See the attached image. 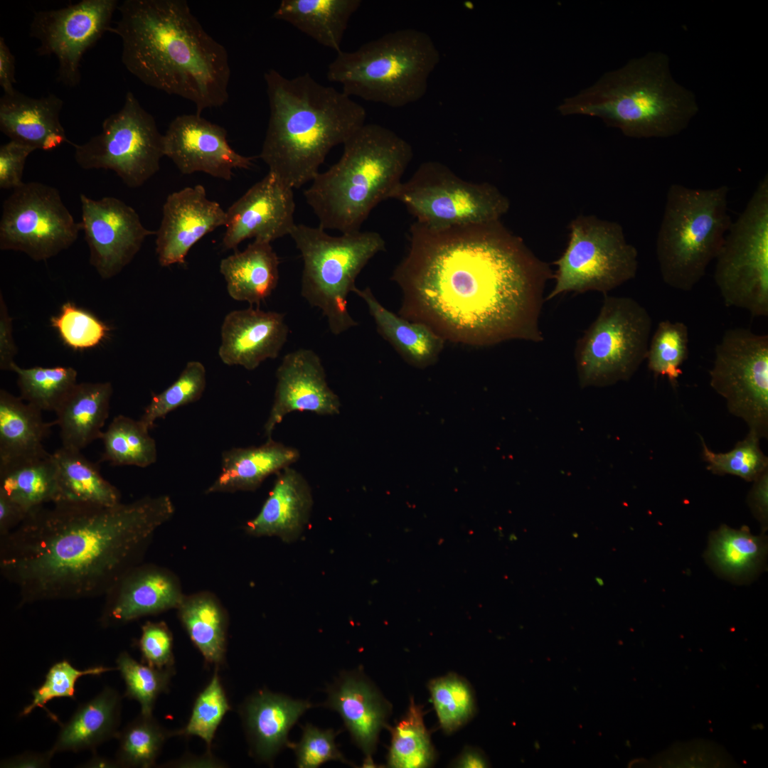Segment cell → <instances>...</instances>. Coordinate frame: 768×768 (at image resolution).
Masks as SVG:
<instances>
[{
  "instance_id": "1",
  "label": "cell",
  "mask_w": 768,
  "mask_h": 768,
  "mask_svg": "<svg viewBox=\"0 0 768 768\" xmlns=\"http://www.w3.org/2000/svg\"><path fill=\"white\" fill-rule=\"evenodd\" d=\"M548 263L500 220L434 230L414 222L391 279L399 316L443 339L479 346L544 340L540 317Z\"/></svg>"
},
{
  "instance_id": "2",
  "label": "cell",
  "mask_w": 768,
  "mask_h": 768,
  "mask_svg": "<svg viewBox=\"0 0 768 768\" xmlns=\"http://www.w3.org/2000/svg\"><path fill=\"white\" fill-rule=\"evenodd\" d=\"M174 513L166 495L114 506H43L0 537L1 575L16 587L19 605L105 596Z\"/></svg>"
},
{
  "instance_id": "3",
  "label": "cell",
  "mask_w": 768,
  "mask_h": 768,
  "mask_svg": "<svg viewBox=\"0 0 768 768\" xmlns=\"http://www.w3.org/2000/svg\"><path fill=\"white\" fill-rule=\"evenodd\" d=\"M110 32L122 62L145 85L192 102L196 114L228 100L226 48L203 28L185 0H125Z\"/></svg>"
},
{
  "instance_id": "4",
  "label": "cell",
  "mask_w": 768,
  "mask_h": 768,
  "mask_svg": "<svg viewBox=\"0 0 768 768\" xmlns=\"http://www.w3.org/2000/svg\"><path fill=\"white\" fill-rule=\"evenodd\" d=\"M270 117L259 157L292 188L311 181L331 149L365 124L366 112L342 90L309 73H265Z\"/></svg>"
},
{
  "instance_id": "5",
  "label": "cell",
  "mask_w": 768,
  "mask_h": 768,
  "mask_svg": "<svg viewBox=\"0 0 768 768\" xmlns=\"http://www.w3.org/2000/svg\"><path fill=\"white\" fill-rule=\"evenodd\" d=\"M564 115L601 118L634 138H665L685 129L698 112L693 94L673 79L669 60L651 53L605 73L592 86L564 100Z\"/></svg>"
},
{
  "instance_id": "6",
  "label": "cell",
  "mask_w": 768,
  "mask_h": 768,
  "mask_svg": "<svg viewBox=\"0 0 768 768\" xmlns=\"http://www.w3.org/2000/svg\"><path fill=\"white\" fill-rule=\"evenodd\" d=\"M412 156L411 145L391 129L363 124L345 142L340 159L304 191L319 226L359 231L371 210L391 198Z\"/></svg>"
},
{
  "instance_id": "7",
  "label": "cell",
  "mask_w": 768,
  "mask_h": 768,
  "mask_svg": "<svg viewBox=\"0 0 768 768\" xmlns=\"http://www.w3.org/2000/svg\"><path fill=\"white\" fill-rule=\"evenodd\" d=\"M439 60L430 35L415 28L400 29L355 50L336 53L326 77L340 84L349 97L399 108L424 97Z\"/></svg>"
},
{
  "instance_id": "8",
  "label": "cell",
  "mask_w": 768,
  "mask_h": 768,
  "mask_svg": "<svg viewBox=\"0 0 768 768\" xmlns=\"http://www.w3.org/2000/svg\"><path fill=\"white\" fill-rule=\"evenodd\" d=\"M729 188H693L679 183L667 191L656 240L663 281L689 292L715 259L730 226Z\"/></svg>"
},
{
  "instance_id": "9",
  "label": "cell",
  "mask_w": 768,
  "mask_h": 768,
  "mask_svg": "<svg viewBox=\"0 0 768 768\" xmlns=\"http://www.w3.org/2000/svg\"><path fill=\"white\" fill-rule=\"evenodd\" d=\"M290 236L303 260L302 297L321 311L334 335L356 326L348 296L356 288V278L367 263L385 250L381 235L359 230L333 236L319 226L296 224Z\"/></svg>"
},
{
  "instance_id": "10",
  "label": "cell",
  "mask_w": 768,
  "mask_h": 768,
  "mask_svg": "<svg viewBox=\"0 0 768 768\" xmlns=\"http://www.w3.org/2000/svg\"><path fill=\"white\" fill-rule=\"evenodd\" d=\"M604 296L598 315L575 347L581 388L628 380L646 357L653 325L649 311L631 297Z\"/></svg>"
},
{
  "instance_id": "11",
  "label": "cell",
  "mask_w": 768,
  "mask_h": 768,
  "mask_svg": "<svg viewBox=\"0 0 768 768\" xmlns=\"http://www.w3.org/2000/svg\"><path fill=\"white\" fill-rule=\"evenodd\" d=\"M714 280L725 304L768 316V176L732 221L715 257Z\"/></svg>"
},
{
  "instance_id": "12",
  "label": "cell",
  "mask_w": 768,
  "mask_h": 768,
  "mask_svg": "<svg viewBox=\"0 0 768 768\" xmlns=\"http://www.w3.org/2000/svg\"><path fill=\"white\" fill-rule=\"evenodd\" d=\"M391 198L401 202L415 222L434 230L498 220L510 208L495 186L465 181L435 161L422 163Z\"/></svg>"
},
{
  "instance_id": "13",
  "label": "cell",
  "mask_w": 768,
  "mask_h": 768,
  "mask_svg": "<svg viewBox=\"0 0 768 768\" xmlns=\"http://www.w3.org/2000/svg\"><path fill=\"white\" fill-rule=\"evenodd\" d=\"M569 228L567 245L553 262L555 285L545 301L569 292L608 294L635 277L638 252L618 223L580 215Z\"/></svg>"
},
{
  "instance_id": "14",
  "label": "cell",
  "mask_w": 768,
  "mask_h": 768,
  "mask_svg": "<svg viewBox=\"0 0 768 768\" xmlns=\"http://www.w3.org/2000/svg\"><path fill=\"white\" fill-rule=\"evenodd\" d=\"M69 144L82 169L113 171L130 188L152 177L164 156V134L130 91L122 109L103 121L100 134L82 144Z\"/></svg>"
},
{
  "instance_id": "15",
  "label": "cell",
  "mask_w": 768,
  "mask_h": 768,
  "mask_svg": "<svg viewBox=\"0 0 768 768\" xmlns=\"http://www.w3.org/2000/svg\"><path fill=\"white\" fill-rule=\"evenodd\" d=\"M712 388L759 438L768 434V336L730 329L715 348Z\"/></svg>"
},
{
  "instance_id": "16",
  "label": "cell",
  "mask_w": 768,
  "mask_h": 768,
  "mask_svg": "<svg viewBox=\"0 0 768 768\" xmlns=\"http://www.w3.org/2000/svg\"><path fill=\"white\" fill-rule=\"evenodd\" d=\"M80 230V223L75 220L56 188L23 183L3 203L0 249L46 261L70 247Z\"/></svg>"
},
{
  "instance_id": "17",
  "label": "cell",
  "mask_w": 768,
  "mask_h": 768,
  "mask_svg": "<svg viewBox=\"0 0 768 768\" xmlns=\"http://www.w3.org/2000/svg\"><path fill=\"white\" fill-rule=\"evenodd\" d=\"M119 4L117 0H82L35 14L30 36L40 42L38 55L57 58L59 82L70 87L80 83L82 57L106 31H110Z\"/></svg>"
},
{
  "instance_id": "18",
  "label": "cell",
  "mask_w": 768,
  "mask_h": 768,
  "mask_svg": "<svg viewBox=\"0 0 768 768\" xmlns=\"http://www.w3.org/2000/svg\"><path fill=\"white\" fill-rule=\"evenodd\" d=\"M81 230L90 250V263L104 279L112 278L139 251L145 238L156 231L146 229L136 210L114 197L80 196Z\"/></svg>"
},
{
  "instance_id": "19",
  "label": "cell",
  "mask_w": 768,
  "mask_h": 768,
  "mask_svg": "<svg viewBox=\"0 0 768 768\" xmlns=\"http://www.w3.org/2000/svg\"><path fill=\"white\" fill-rule=\"evenodd\" d=\"M164 151L183 174L203 172L226 181L233 169H250L254 159L230 146L223 127L196 113L171 121L164 134Z\"/></svg>"
},
{
  "instance_id": "20",
  "label": "cell",
  "mask_w": 768,
  "mask_h": 768,
  "mask_svg": "<svg viewBox=\"0 0 768 768\" xmlns=\"http://www.w3.org/2000/svg\"><path fill=\"white\" fill-rule=\"evenodd\" d=\"M293 188L271 172L252 185L226 210L224 250H235L254 238L272 242L291 234L295 226Z\"/></svg>"
},
{
  "instance_id": "21",
  "label": "cell",
  "mask_w": 768,
  "mask_h": 768,
  "mask_svg": "<svg viewBox=\"0 0 768 768\" xmlns=\"http://www.w3.org/2000/svg\"><path fill=\"white\" fill-rule=\"evenodd\" d=\"M276 378L272 405L264 425L267 439L272 438L277 425L292 412L339 414L340 398L328 385L321 360L313 350L299 348L287 353L277 369Z\"/></svg>"
},
{
  "instance_id": "22",
  "label": "cell",
  "mask_w": 768,
  "mask_h": 768,
  "mask_svg": "<svg viewBox=\"0 0 768 768\" xmlns=\"http://www.w3.org/2000/svg\"><path fill=\"white\" fill-rule=\"evenodd\" d=\"M156 230V252L161 266L183 264L191 248L208 233L225 226L226 211L207 198L203 186L185 187L169 194Z\"/></svg>"
},
{
  "instance_id": "23",
  "label": "cell",
  "mask_w": 768,
  "mask_h": 768,
  "mask_svg": "<svg viewBox=\"0 0 768 768\" xmlns=\"http://www.w3.org/2000/svg\"><path fill=\"white\" fill-rule=\"evenodd\" d=\"M99 622L104 628L178 608L184 596L169 572L152 565H135L104 596Z\"/></svg>"
},
{
  "instance_id": "24",
  "label": "cell",
  "mask_w": 768,
  "mask_h": 768,
  "mask_svg": "<svg viewBox=\"0 0 768 768\" xmlns=\"http://www.w3.org/2000/svg\"><path fill=\"white\" fill-rule=\"evenodd\" d=\"M218 356L228 366L256 369L277 358L287 341L289 328L284 314L258 307L229 312L221 326Z\"/></svg>"
},
{
  "instance_id": "25",
  "label": "cell",
  "mask_w": 768,
  "mask_h": 768,
  "mask_svg": "<svg viewBox=\"0 0 768 768\" xmlns=\"http://www.w3.org/2000/svg\"><path fill=\"white\" fill-rule=\"evenodd\" d=\"M324 706L341 715L353 742L372 760L383 728L392 711V705L362 671L343 672L328 687Z\"/></svg>"
},
{
  "instance_id": "26",
  "label": "cell",
  "mask_w": 768,
  "mask_h": 768,
  "mask_svg": "<svg viewBox=\"0 0 768 768\" xmlns=\"http://www.w3.org/2000/svg\"><path fill=\"white\" fill-rule=\"evenodd\" d=\"M63 101L54 94L30 97L17 90L0 99V129L10 138L44 151L70 143L60 121Z\"/></svg>"
},
{
  "instance_id": "27",
  "label": "cell",
  "mask_w": 768,
  "mask_h": 768,
  "mask_svg": "<svg viewBox=\"0 0 768 768\" xmlns=\"http://www.w3.org/2000/svg\"><path fill=\"white\" fill-rule=\"evenodd\" d=\"M312 704L282 694L260 690L250 697L241 714L252 754L268 762L285 746L292 727Z\"/></svg>"
},
{
  "instance_id": "28",
  "label": "cell",
  "mask_w": 768,
  "mask_h": 768,
  "mask_svg": "<svg viewBox=\"0 0 768 768\" xmlns=\"http://www.w3.org/2000/svg\"><path fill=\"white\" fill-rule=\"evenodd\" d=\"M311 488L291 466L277 474L274 486L259 513L245 526L250 535H277L289 540L306 523L312 506Z\"/></svg>"
},
{
  "instance_id": "29",
  "label": "cell",
  "mask_w": 768,
  "mask_h": 768,
  "mask_svg": "<svg viewBox=\"0 0 768 768\" xmlns=\"http://www.w3.org/2000/svg\"><path fill=\"white\" fill-rule=\"evenodd\" d=\"M299 457L297 449L272 438L257 447L225 450L221 472L206 494L255 491L268 476L291 466Z\"/></svg>"
},
{
  "instance_id": "30",
  "label": "cell",
  "mask_w": 768,
  "mask_h": 768,
  "mask_svg": "<svg viewBox=\"0 0 768 768\" xmlns=\"http://www.w3.org/2000/svg\"><path fill=\"white\" fill-rule=\"evenodd\" d=\"M112 393L110 382L76 384L55 412L63 447L81 451L101 438Z\"/></svg>"
},
{
  "instance_id": "31",
  "label": "cell",
  "mask_w": 768,
  "mask_h": 768,
  "mask_svg": "<svg viewBox=\"0 0 768 768\" xmlns=\"http://www.w3.org/2000/svg\"><path fill=\"white\" fill-rule=\"evenodd\" d=\"M122 698L110 686L90 700L80 704L71 718L60 726L50 752H94L100 744L117 737L121 715Z\"/></svg>"
},
{
  "instance_id": "32",
  "label": "cell",
  "mask_w": 768,
  "mask_h": 768,
  "mask_svg": "<svg viewBox=\"0 0 768 768\" xmlns=\"http://www.w3.org/2000/svg\"><path fill=\"white\" fill-rule=\"evenodd\" d=\"M279 265L271 242L254 240L243 251L223 259L220 272L230 297L258 306L277 286Z\"/></svg>"
},
{
  "instance_id": "33",
  "label": "cell",
  "mask_w": 768,
  "mask_h": 768,
  "mask_svg": "<svg viewBox=\"0 0 768 768\" xmlns=\"http://www.w3.org/2000/svg\"><path fill=\"white\" fill-rule=\"evenodd\" d=\"M353 293L366 304L378 333L409 364L425 368L434 363L444 339L427 326L408 321L383 306L371 289L356 288Z\"/></svg>"
},
{
  "instance_id": "34",
  "label": "cell",
  "mask_w": 768,
  "mask_h": 768,
  "mask_svg": "<svg viewBox=\"0 0 768 768\" xmlns=\"http://www.w3.org/2000/svg\"><path fill=\"white\" fill-rule=\"evenodd\" d=\"M361 4L360 0H282L272 17L338 53L349 20Z\"/></svg>"
},
{
  "instance_id": "35",
  "label": "cell",
  "mask_w": 768,
  "mask_h": 768,
  "mask_svg": "<svg viewBox=\"0 0 768 768\" xmlns=\"http://www.w3.org/2000/svg\"><path fill=\"white\" fill-rule=\"evenodd\" d=\"M53 425L40 409L1 389L0 462L47 454L43 441Z\"/></svg>"
},
{
  "instance_id": "36",
  "label": "cell",
  "mask_w": 768,
  "mask_h": 768,
  "mask_svg": "<svg viewBox=\"0 0 768 768\" xmlns=\"http://www.w3.org/2000/svg\"><path fill=\"white\" fill-rule=\"evenodd\" d=\"M0 494L28 515L58 498L57 469L52 454L0 462Z\"/></svg>"
},
{
  "instance_id": "37",
  "label": "cell",
  "mask_w": 768,
  "mask_h": 768,
  "mask_svg": "<svg viewBox=\"0 0 768 768\" xmlns=\"http://www.w3.org/2000/svg\"><path fill=\"white\" fill-rule=\"evenodd\" d=\"M57 469L58 501L103 506L121 503L119 491L81 451L61 446L52 453Z\"/></svg>"
},
{
  "instance_id": "38",
  "label": "cell",
  "mask_w": 768,
  "mask_h": 768,
  "mask_svg": "<svg viewBox=\"0 0 768 768\" xmlns=\"http://www.w3.org/2000/svg\"><path fill=\"white\" fill-rule=\"evenodd\" d=\"M191 641L208 663H223L226 651V616L214 597L198 594L183 598L177 608Z\"/></svg>"
},
{
  "instance_id": "39",
  "label": "cell",
  "mask_w": 768,
  "mask_h": 768,
  "mask_svg": "<svg viewBox=\"0 0 768 768\" xmlns=\"http://www.w3.org/2000/svg\"><path fill=\"white\" fill-rule=\"evenodd\" d=\"M767 553L764 537L722 526L710 538L707 558L721 574L735 580L752 576L762 565Z\"/></svg>"
},
{
  "instance_id": "40",
  "label": "cell",
  "mask_w": 768,
  "mask_h": 768,
  "mask_svg": "<svg viewBox=\"0 0 768 768\" xmlns=\"http://www.w3.org/2000/svg\"><path fill=\"white\" fill-rule=\"evenodd\" d=\"M149 431L139 420L123 415L114 417L100 438L101 460L114 466L145 468L153 464L157 459V447Z\"/></svg>"
},
{
  "instance_id": "41",
  "label": "cell",
  "mask_w": 768,
  "mask_h": 768,
  "mask_svg": "<svg viewBox=\"0 0 768 768\" xmlns=\"http://www.w3.org/2000/svg\"><path fill=\"white\" fill-rule=\"evenodd\" d=\"M421 705L412 698L405 715L393 727L387 762L393 768H425L435 759V751L424 722Z\"/></svg>"
},
{
  "instance_id": "42",
  "label": "cell",
  "mask_w": 768,
  "mask_h": 768,
  "mask_svg": "<svg viewBox=\"0 0 768 768\" xmlns=\"http://www.w3.org/2000/svg\"><path fill=\"white\" fill-rule=\"evenodd\" d=\"M11 371L17 375L20 397L42 412H55L78 383V373L72 367L24 368L15 363Z\"/></svg>"
},
{
  "instance_id": "43",
  "label": "cell",
  "mask_w": 768,
  "mask_h": 768,
  "mask_svg": "<svg viewBox=\"0 0 768 768\" xmlns=\"http://www.w3.org/2000/svg\"><path fill=\"white\" fill-rule=\"evenodd\" d=\"M172 732L165 730L152 715L140 714L119 732L115 760L119 767H151Z\"/></svg>"
},
{
  "instance_id": "44",
  "label": "cell",
  "mask_w": 768,
  "mask_h": 768,
  "mask_svg": "<svg viewBox=\"0 0 768 768\" xmlns=\"http://www.w3.org/2000/svg\"><path fill=\"white\" fill-rule=\"evenodd\" d=\"M428 689L439 725L444 732L452 733L474 716V693L463 677L449 673L434 678L429 682Z\"/></svg>"
},
{
  "instance_id": "45",
  "label": "cell",
  "mask_w": 768,
  "mask_h": 768,
  "mask_svg": "<svg viewBox=\"0 0 768 768\" xmlns=\"http://www.w3.org/2000/svg\"><path fill=\"white\" fill-rule=\"evenodd\" d=\"M688 329L681 321H661L650 338L646 357L648 368L656 377H666L675 385L687 360Z\"/></svg>"
},
{
  "instance_id": "46",
  "label": "cell",
  "mask_w": 768,
  "mask_h": 768,
  "mask_svg": "<svg viewBox=\"0 0 768 768\" xmlns=\"http://www.w3.org/2000/svg\"><path fill=\"white\" fill-rule=\"evenodd\" d=\"M206 386V371L197 361L187 363L178 378L167 388L154 395L139 419L149 430L158 419L164 418L179 407L198 400Z\"/></svg>"
},
{
  "instance_id": "47",
  "label": "cell",
  "mask_w": 768,
  "mask_h": 768,
  "mask_svg": "<svg viewBox=\"0 0 768 768\" xmlns=\"http://www.w3.org/2000/svg\"><path fill=\"white\" fill-rule=\"evenodd\" d=\"M702 456L707 469L718 475L731 474L747 481H754L768 469V459L759 445V437L750 431L745 438L725 453L710 450L700 436Z\"/></svg>"
},
{
  "instance_id": "48",
  "label": "cell",
  "mask_w": 768,
  "mask_h": 768,
  "mask_svg": "<svg viewBox=\"0 0 768 768\" xmlns=\"http://www.w3.org/2000/svg\"><path fill=\"white\" fill-rule=\"evenodd\" d=\"M116 663L125 683L124 696L139 703L141 714L152 715L157 698L169 690L174 668L160 669L139 663L126 651L119 654Z\"/></svg>"
},
{
  "instance_id": "49",
  "label": "cell",
  "mask_w": 768,
  "mask_h": 768,
  "mask_svg": "<svg viewBox=\"0 0 768 768\" xmlns=\"http://www.w3.org/2000/svg\"><path fill=\"white\" fill-rule=\"evenodd\" d=\"M230 710V706L216 669L209 683L198 695L186 725L172 732V736H197L209 748L217 728Z\"/></svg>"
},
{
  "instance_id": "50",
  "label": "cell",
  "mask_w": 768,
  "mask_h": 768,
  "mask_svg": "<svg viewBox=\"0 0 768 768\" xmlns=\"http://www.w3.org/2000/svg\"><path fill=\"white\" fill-rule=\"evenodd\" d=\"M114 669L117 668L97 666L79 670L66 659L58 661L50 667L43 683L38 688L32 690V700L23 708L19 716L26 717L36 708H43L49 713L53 720L57 721V718L45 707L48 701L60 698L75 699V684L80 678L85 676H100Z\"/></svg>"
},
{
  "instance_id": "51",
  "label": "cell",
  "mask_w": 768,
  "mask_h": 768,
  "mask_svg": "<svg viewBox=\"0 0 768 768\" xmlns=\"http://www.w3.org/2000/svg\"><path fill=\"white\" fill-rule=\"evenodd\" d=\"M50 322L64 343L75 350L97 346L110 329L97 317L71 302L65 303Z\"/></svg>"
},
{
  "instance_id": "52",
  "label": "cell",
  "mask_w": 768,
  "mask_h": 768,
  "mask_svg": "<svg viewBox=\"0 0 768 768\" xmlns=\"http://www.w3.org/2000/svg\"><path fill=\"white\" fill-rule=\"evenodd\" d=\"M302 736L297 743L289 742L294 750L297 766L299 768H314L334 760L351 764L338 750L335 738L337 733L331 730H321L311 724L302 727Z\"/></svg>"
},
{
  "instance_id": "53",
  "label": "cell",
  "mask_w": 768,
  "mask_h": 768,
  "mask_svg": "<svg viewBox=\"0 0 768 768\" xmlns=\"http://www.w3.org/2000/svg\"><path fill=\"white\" fill-rule=\"evenodd\" d=\"M139 648L142 663L160 669L174 668L173 637L164 622H146L142 627Z\"/></svg>"
},
{
  "instance_id": "54",
  "label": "cell",
  "mask_w": 768,
  "mask_h": 768,
  "mask_svg": "<svg viewBox=\"0 0 768 768\" xmlns=\"http://www.w3.org/2000/svg\"><path fill=\"white\" fill-rule=\"evenodd\" d=\"M36 150L34 147L10 140L0 146V188L1 189L20 187L23 171L28 155Z\"/></svg>"
},
{
  "instance_id": "55",
  "label": "cell",
  "mask_w": 768,
  "mask_h": 768,
  "mask_svg": "<svg viewBox=\"0 0 768 768\" xmlns=\"http://www.w3.org/2000/svg\"><path fill=\"white\" fill-rule=\"evenodd\" d=\"M17 348L12 332V319L3 295L0 294V369L11 370Z\"/></svg>"
},
{
  "instance_id": "56",
  "label": "cell",
  "mask_w": 768,
  "mask_h": 768,
  "mask_svg": "<svg viewBox=\"0 0 768 768\" xmlns=\"http://www.w3.org/2000/svg\"><path fill=\"white\" fill-rule=\"evenodd\" d=\"M748 503L754 516L764 526L767 524L768 469L754 481L748 496Z\"/></svg>"
},
{
  "instance_id": "57",
  "label": "cell",
  "mask_w": 768,
  "mask_h": 768,
  "mask_svg": "<svg viewBox=\"0 0 768 768\" xmlns=\"http://www.w3.org/2000/svg\"><path fill=\"white\" fill-rule=\"evenodd\" d=\"M26 516L18 505L0 494V537L16 528Z\"/></svg>"
},
{
  "instance_id": "58",
  "label": "cell",
  "mask_w": 768,
  "mask_h": 768,
  "mask_svg": "<svg viewBox=\"0 0 768 768\" xmlns=\"http://www.w3.org/2000/svg\"><path fill=\"white\" fill-rule=\"evenodd\" d=\"M15 58L7 46L5 39L0 38V85L4 94H12L16 90Z\"/></svg>"
},
{
  "instance_id": "59",
  "label": "cell",
  "mask_w": 768,
  "mask_h": 768,
  "mask_svg": "<svg viewBox=\"0 0 768 768\" xmlns=\"http://www.w3.org/2000/svg\"><path fill=\"white\" fill-rule=\"evenodd\" d=\"M53 755L50 750L45 752H25L1 762V767L9 768H42L50 766Z\"/></svg>"
},
{
  "instance_id": "60",
  "label": "cell",
  "mask_w": 768,
  "mask_h": 768,
  "mask_svg": "<svg viewBox=\"0 0 768 768\" xmlns=\"http://www.w3.org/2000/svg\"><path fill=\"white\" fill-rule=\"evenodd\" d=\"M452 766L459 768H482L489 767V762L479 749L467 747L454 760Z\"/></svg>"
},
{
  "instance_id": "61",
  "label": "cell",
  "mask_w": 768,
  "mask_h": 768,
  "mask_svg": "<svg viewBox=\"0 0 768 768\" xmlns=\"http://www.w3.org/2000/svg\"><path fill=\"white\" fill-rule=\"evenodd\" d=\"M82 767H119L116 760H112L105 757L94 754L92 758L85 762Z\"/></svg>"
}]
</instances>
